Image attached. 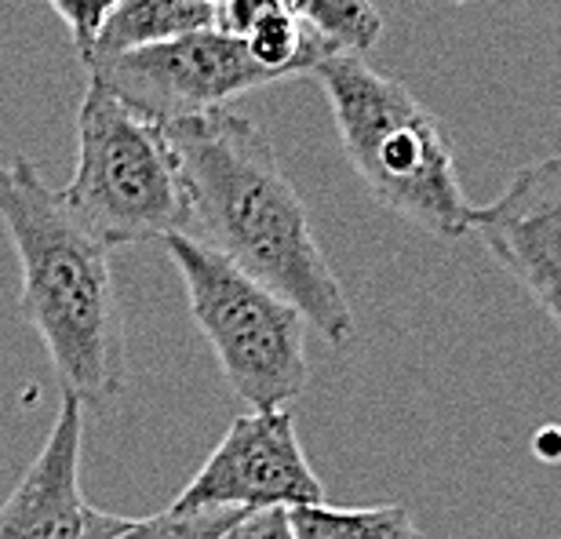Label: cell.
<instances>
[{
    "mask_svg": "<svg viewBox=\"0 0 561 539\" xmlns=\"http://www.w3.org/2000/svg\"><path fill=\"white\" fill-rule=\"evenodd\" d=\"M161 128L183 175L186 233L285 296L329 346L351 340V302L313 238L307 205L280 172L271 135L227 106Z\"/></svg>",
    "mask_w": 561,
    "mask_h": 539,
    "instance_id": "6da1fadb",
    "label": "cell"
},
{
    "mask_svg": "<svg viewBox=\"0 0 561 539\" xmlns=\"http://www.w3.org/2000/svg\"><path fill=\"white\" fill-rule=\"evenodd\" d=\"M0 219L19 255V310L48 351L62 394L103 404L125 387V324L110 249L30 157L0 164Z\"/></svg>",
    "mask_w": 561,
    "mask_h": 539,
    "instance_id": "7a4b0ae2",
    "label": "cell"
},
{
    "mask_svg": "<svg viewBox=\"0 0 561 539\" xmlns=\"http://www.w3.org/2000/svg\"><path fill=\"white\" fill-rule=\"evenodd\" d=\"M310 77L329 99L346 161L379 205L442 241L470 233L453 142L405 84L346 51L329 55Z\"/></svg>",
    "mask_w": 561,
    "mask_h": 539,
    "instance_id": "3957f363",
    "label": "cell"
},
{
    "mask_svg": "<svg viewBox=\"0 0 561 539\" xmlns=\"http://www.w3.org/2000/svg\"><path fill=\"white\" fill-rule=\"evenodd\" d=\"M62 200L106 249L190 230L175 153L161 121L142 117L99 81L77 110V164Z\"/></svg>",
    "mask_w": 561,
    "mask_h": 539,
    "instance_id": "277c9868",
    "label": "cell"
},
{
    "mask_svg": "<svg viewBox=\"0 0 561 539\" xmlns=\"http://www.w3.org/2000/svg\"><path fill=\"white\" fill-rule=\"evenodd\" d=\"M164 252L183 277L190 318L205 332L230 390L249 409H285L310 383L307 318L194 233H168Z\"/></svg>",
    "mask_w": 561,
    "mask_h": 539,
    "instance_id": "5b68a950",
    "label": "cell"
},
{
    "mask_svg": "<svg viewBox=\"0 0 561 539\" xmlns=\"http://www.w3.org/2000/svg\"><path fill=\"white\" fill-rule=\"evenodd\" d=\"M84 66L92 81L161 125L222 110L252 88L274 84V77L244 51V41L219 26L103 55Z\"/></svg>",
    "mask_w": 561,
    "mask_h": 539,
    "instance_id": "8992f818",
    "label": "cell"
},
{
    "mask_svg": "<svg viewBox=\"0 0 561 539\" xmlns=\"http://www.w3.org/2000/svg\"><path fill=\"white\" fill-rule=\"evenodd\" d=\"M324 503L288 409H252L230 423L172 511H291Z\"/></svg>",
    "mask_w": 561,
    "mask_h": 539,
    "instance_id": "52a82bcc",
    "label": "cell"
},
{
    "mask_svg": "<svg viewBox=\"0 0 561 539\" xmlns=\"http://www.w3.org/2000/svg\"><path fill=\"white\" fill-rule=\"evenodd\" d=\"M470 233L561 332V153L518 168L492 205L470 208Z\"/></svg>",
    "mask_w": 561,
    "mask_h": 539,
    "instance_id": "ba28073f",
    "label": "cell"
},
{
    "mask_svg": "<svg viewBox=\"0 0 561 539\" xmlns=\"http://www.w3.org/2000/svg\"><path fill=\"white\" fill-rule=\"evenodd\" d=\"M84 404L62 394L48 441L0 503V539H81L92 503L81 492Z\"/></svg>",
    "mask_w": 561,
    "mask_h": 539,
    "instance_id": "9c48e42d",
    "label": "cell"
},
{
    "mask_svg": "<svg viewBox=\"0 0 561 539\" xmlns=\"http://www.w3.org/2000/svg\"><path fill=\"white\" fill-rule=\"evenodd\" d=\"M219 11L222 0H121L106 26L99 30L95 48L81 62L142 48V44L172 41L194 30H211L219 26Z\"/></svg>",
    "mask_w": 561,
    "mask_h": 539,
    "instance_id": "30bf717a",
    "label": "cell"
},
{
    "mask_svg": "<svg viewBox=\"0 0 561 539\" xmlns=\"http://www.w3.org/2000/svg\"><path fill=\"white\" fill-rule=\"evenodd\" d=\"M291 539H423L416 518L401 503L383 507H291L285 511Z\"/></svg>",
    "mask_w": 561,
    "mask_h": 539,
    "instance_id": "8fae6325",
    "label": "cell"
},
{
    "mask_svg": "<svg viewBox=\"0 0 561 539\" xmlns=\"http://www.w3.org/2000/svg\"><path fill=\"white\" fill-rule=\"evenodd\" d=\"M291 15L335 55H365L383 33V15L373 0H299Z\"/></svg>",
    "mask_w": 561,
    "mask_h": 539,
    "instance_id": "7c38bea8",
    "label": "cell"
},
{
    "mask_svg": "<svg viewBox=\"0 0 561 539\" xmlns=\"http://www.w3.org/2000/svg\"><path fill=\"white\" fill-rule=\"evenodd\" d=\"M249 511H161L153 518L121 521L110 539H222L249 521Z\"/></svg>",
    "mask_w": 561,
    "mask_h": 539,
    "instance_id": "4fadbf2b",
    "label": "cell"
},
{
    "mask_svg": "<svg viewBox=\"0 0 561 539\" xmlns=\"http://www.w3.org/2000/svg\"><path fill=\"white\" fill-rule=\"evenodd\" d=\"M44 4L66 22V30H70V37H73V48L84 59V55L95 48L99 30L106 26V19L114 15L121 0H44Z\"/></svg>",
    "mask_w": 561,
    "mask_h": 539,
    "instance_id": "5bb4252c",
    "label": "cell"
},
{
    "mask_svg": "<svg viewBox=\"0 0 561 539\" xmlns=\"http://www.w3.org/2000/svg\"><path fill=\"white\" fill-rule=\"evenodd\" d=\"M533 452L543 463H561V426L547 423L533 434Z\"/></svg>",
    "mask_w": 561,
    "mask_h": 539,
    "instance_id": "9a60e30c",
    "label": "cell"
},
{
    "mask_svg": "<svg viewBox=\"0 0 561 539\" xmlns=\"http://www.w3.org/2000/svg\"><path fill=\"white\" fill-rule=\"evenodd\" d=\"M249 539H291V529H288L285 511H263Z\"/></svg>",
    "mask_w": 561,
    "mask_h": 539,
    "instance_id": "2e32d148",
    "label": "cell"
},
{
    "mask_svg": "<svg viewBox=\"0 0 561 539\" xmlns=\"http://www.w3.org/2000/svg\"><path fill=\"white\" fill-rule=\"evenodd\" d=\"M121 521H125V518H117V514H106V511H95V507H92L81 539H110V536H114V532L121 529Z\"/></svg>",
    "mask_w": 561,
    "mask_h": 539,
    "instance_id": "e0dca14e",
    "label": "cell"
},
{
    "mask_svg": "<svg viewBox=\"0 0 561 539\" xmlns=\"http://www.w3.org/2000/svg\"><path fill=\"white\" fill-rule=\"evenodd\" d=\"M255 521H260V514H252L249 521H241L238 529H233V532H227V536H222V539H249V536H252V529H255Z\"/></svg>",
    "mask_w": 561,
    "mask_h": 539,
    "instance_id": "ac0fdd59",
    "label": "cell"
}]
</instances>
